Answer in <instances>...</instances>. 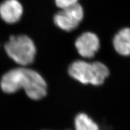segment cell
Here are the masks:
<instances>
[{
    "label": "cell",
    "mask_w": 130,
    "mask_h": 130,
    "mask_svg": "<svg viewBox=\"0 0 130 130\" xmlns=\"http://www.w3.org/2000/svg\"><path fill=\"white\" fill-rule=\"evenodd\" d=\"M1 89L4 93L12 94L24 89L26 95L32 100H40L47 93V84L39 73L27 67L14 68L5 73L0 81Z\"/></svg>",
    "instance_id": "1"
},
{
    "label": "cell",
    "mask_w": 130,
    "mask_h": 130,
    "mask_svg": "<svg viewBox=\"0 0 130 130\" xmlns=\"http://www.w3.org/2000/svg\"><path fill=\"white\" fill-rule=\"evenodd\" d=\"M75 46L81 57L86 58H93L100 48V40L94 32L86 31L77 37Z\"/></svg>",
    "instance_id": "5"
},
{
    "label": "cell",
    "mask_w": 130,
    "mask_h": 130,
    "mask_svg": "<svg viewBox=\"0 0 130 130\" xmlns=\"http://www.w3.org/2000/svg\"><path fill=\"white\" fill-rule=\"evenodd\" d=\"M68 73L71 77L81 83L99 86L103 84L109 75L110 71L104 63L100 61L89 63L77 60L70 65Z\"/></svg>",
    "instance_id": "2"
},
{
    "label": "cell",
    "mask_w": 130,
    "mask_h": 130,
    "mask_svg": "<svg viewBox=\"0 0 130 130\" xmlns=\"http://www.w3.org/2000/svg\"><path fill=\"white\" fill-rule=\"evenodd\" d=\"M4 49L13 61L23 67L32 64L36 54L33 40L26 35L11 36L5 43Z\"/></svg>",
    "instance_id": "3"
},
{
    "label": "cell",
    "mask_w": 130,
    "mask_h": 130,
    "mask_svg": "<svg viewBox=\"0 0 130 130\" xmlns=\"http://www.w3.org/2000/svg\"><path fill=\"white\" fill-rule=\"evenodd\" d=\"M75 130H99L98 125L84 113H79L75 119Z\"/></svg>",
    "instance_id": "8"
},
{
    "label": "cell",
    "mask_w": 130,
    "mask_h": 130,
    "mask_svg": "<svg viewBox=\"0 0 130 130\" xmlns=\"http://www.w3.org/2000/svg\"><path fill=\"white\" fill-rule=\"evenodd\" d=\"M24 9L18 0H5L0 4V17L9 24H13L20 20Z\"/></svg>",
    "instance_id": "6"
},
{
    "label": "cell",
    "mask_w": 130,
    "mask_h": 130,
    "mask_svg": "<svg viewBox=\"0 0 130 130\" xmlns=\"http://www.w3.org/2000/svg\"><path fill=\"white\" fill-rule=\"evenodd\" d=\"M56 6L62 9L78 3V0H54Z\"/></svg>",
    "instance_id": "9"
},
{
    "label": "cell",
    "mask_w": 130,
    "mask_h": 130,
    "mask_svg": "<svg viewBox=\"0 0 130 130\" xmlns=\"http://www.w3.org/2000/svg\"><path fill=\"white\" fill-rule=\"evenodd\" d=\"M84 9L79 3L61 9L54 16V23L58 28L66 32L78 27L84 18Z\"/></svg>",
    "instance_id": "4"
},
{
    "label": "cell",
    "mask_w": 130,
    "mask_h": 130,
    "mask_svg": "<svg viewBox=\"0 0 130 130\" xmlns=\"http://www.w3.org/2000/svg\"><path fill=\"white\" fill-rule=\"evenodd\" d=\"M68 130H70V129H68Z\"/></svg>",
    "instance_id": "10"
},
{
    "label": "cell",
    "mask_w": 130,
    "mask_h": 130,
    "mask_svg": "<svg viewBox=\"0 0 130 130\" xmlns=\"http://www.w3.org/2000/svg\"><path fill=\"white\" fill-rule=\"evenodd\" d=\"M113 45L119 54L130 56V28L126 27L119 31L113 37Z\"/></svg>",
    "instance_id": "7"
}]
</instances>
